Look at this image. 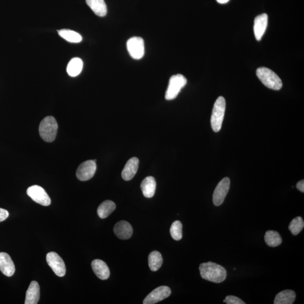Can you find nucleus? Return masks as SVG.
<instances>
[{
    "label": "nucleus",
    "instance_id": "1",
    "mask_svg": "<svg viewBox=\"0 0 304 304\" xmlns=\"http://www.w3.org/2000/svg\"><path fill=\"white\" fill-rule=\"evenodd\" d=\"M200 274L203 279L216 283L224 281L227 278V271L220 265L212 262L200 264Z\"/></svg>",
    "mask_w": 304,
    "mask_h": 304
},
{
    "label": "nucleus",
    "instance_id": "2",
    "mask_svg": "<svg viewBox=\"0 0 304 304\" xmlns=\"http://www.w3.org/2000/svg\"><path fill=\"white\" fill-rule=\"evenodd\" d=\"M256 75L262 83L269 89L279 91L282 88V81L279 76L266 67H260L257 69Z\"/></svg>",
    "mask_w": 304,
    "mask_h": 304
},
{
    "label": "nucleus",
    "instance_id": "3",
    "mask_svg": "<svg viewBox=\"0 0 304 304\" xmlns=\"http://www.w3.org/2000/svg\"><path fill=\"white\" fill-rule=\"evenodd\" d=\"M58 128V123L55 118L53 116L46 117L42 120L39 126L41 138L46 142H53L56 139Z\"/></svg>",
    "mask_w": 304,
    "mask_h": 304
},
{
    "label": "nucleus",
    "instance_id": "4",
    "mask_svg": "<svg viewBox=\"0 0 304 304\" xmlns=\"http://www.w3.org/2000/svg\"><path fill=\"white\" fill-rule=\"evenodd\" d=\"M226 109V101L224 97H218L213 105L212 118L211 124L214 132H219L223 124Z\"/></svg>",
    "mask_w": 304,
    "mask_h": 304
},
{
    "label": "nucleus",
    "instance_id": "5",
    "mask_svg": "<svg viewBox=\"0 0 304 304\" xmlns=\"http://www.w3.org/2000/svg\"><path fill=\"white\" fill-rule=\"evenodd\" d=\"M187 83L186 78L181 75H174L169 80L168 88L165 93V99L167 100H173L177 97L181 90L185 87Z\"/></svg>",
    "mask_w": 304,
    "mask_h": 304
},
{
    "label": "nucleus",
    "instance_id": "6",
    "mask_svg": "<svg viewBox=\"0 0 304 304\" xmlns=\"http://www.w3.org/2000/svg\"><path fill=\"white\" fill-rule=\"evenodd\" d=\"M127 49L128 53L133 59H142L145 53L143 39L139 37L130 38L127 42Z\"/></svg>",
    "mask_w": 304,
    "mask_h": 304
},
{
    "label": "nucleus",
    "instance_id": "7",
    "mask_svg": "<svg viewBox=\"0 0 304 304\" xmlns=\"http://www.w3.org/2000/svg\"><path fill=\"white\" fill-rule=\"evenodd\" d=\"M46 262L57 275L62 277L66 273L65 265L61 257L55 252H50L46 255Z\"/></svg>",
    "mask_w": 304,
    "mask_h": 304
},
{
    "label": "nucleus",
    "instance_id": "8",
    "mask_svg": "<svg viewBox=\"0 0 304 304\" xmlns=\"http://www.w3.org/2000/svg\"><path fill=\"white\" fill-rule=\"evenodd\" d=\"M27 193L33 201L38 204L44 206H48L51 204L49 195L40 186L35 185L29 187Z\"/></svg>",
    "mask_w": 304,
    "mask_h": 304
},
{
    "label": "nucleus",
    "instance_id": "9",
    "mask_svg": "<svg viewBox=\"0 0 304 304\" xmlns=\"http://www.w3.org/2000/svg\"><path fill=\"white\" fill-rule=\"evenodd\" d=\"M231 181L229 178H225L219 182L213 194L214 205L219 206L223 204L229 192Z\"/></svg>",
    "mask_w": 304,
    "mask_h": 304
},
{
    "label": "nucleus",
    "instance_id": "10",
    "mask_svg": "<svg viewBox=\"0 0 304 304\" xmlns=\"http://www.w3.org/2000/svg\"><path fill=\"white\" fill-rule=\"evenodd\" d=\"M96 170V162L89 160L82 163L78 167L76 176L81 181H88L94 176Z\"/></svg>",
    "mask_w": 304,
    "mask_h": 304
},
{
    "label": "nucleus",
    "instance_id": "11",
    "mask_svg": "<svg viewBox=\"0 0 304 304\" xmlns=\"http://www.w3.org/2000/svg\"><path fill=\"white\" fill-rule=\"evenodd\" d=\"M171 294L170 288L167 286L158 287L151 292L145 299L144 300V304H156L162 300L169 297Z\"/></svg>",
    "mask_w": 304,
    "mask_h": 304
},
{
    "label": "nucleus",
    "instance_id": "12",
    "mask_svg": "<svg viewBox=\"0 0 304 304\" xmlns=\"http://www.w3.org/2000/svg\"><path fill=\"white\" fill-rule=\"evenodd\" d=\"M268 22V16L267 14L258 15L255 19L253 30H254L255 36L257 40H262L267 28Z\"/></svg>",
    "mask_w": 304,
    "mask_h": 304
},
{
    "label": "nucleus",
    "instance_id": "13",
    "mask_svg": "<svg viewBox=\"0 0 304 304\" xmlns=\"http://www.w3.org/2000/svg\"><path fill=\"white\" fill-rule=\"evenodd\" d=\"M0 271L7 276H13L15 272L13 260L6 252H0Z\"/></svg>",
    "mask_w": 304,
    "mask_h": 304
},
{
    "label": "nucleus",
    "instance_id": "14",
    "mask_svg": "<svg viewBox=\"0 0 304 304\" xmlns=\"http://www.w3.org/2000/svg\"><path fill=\"white\" fill-rule=\"evenodd\" d=\"M114 232L117 237L121 240H128L133 234L132 226L126 221H120L114 227Z\"/></svg>",
    "mask_w": 304,
    "mask_h": 304
},
{
    "label": "nucleus",
    "instance_id": "15",
    "mask_svg": "<svg viewBox=\"0 0 304 304\" xmlns=\"http://www.w3.org/2000/svg\"><path fill=\"white\" fill-rule=\"evenodd\" d=\"M139 159L136 157H132L127 162L122 174L124 181H131L135 177L139 168Z\"/></svg>",
    "mask_w": 304,
    "mask_h": 304
},
{
    "label": "nucleus",
    "instance_id": "16",
    "mask_svg": "<svg viewBox=\"0 0 304 304\" xmlns=\"http://www.w3.org/2000/svg\"><path fill=\"white\" fill-rule=\"evenodd\" d=\"M93 273L99 279L106 280L110 277V271L107 264L103 260L96 259L91 263Z\"/></svg>",
    "mask_w": 304,
    "mask_h": 304
},
{
    "label": "nucleus",
    "instance_id": "17",
    "mask_svg": "<svg viewBox=\"0 0 304 304\" xmlns=\"http://www.w3.org/2000/svg\"><path fill=\"white\" fill-rule=\"evenodd\" d=\"M40 297V286L36 281L31 282L26 292L25 304H37Z\"/></svg>",
    "mask_w": 304,
    "mask_h": 304
},
{
    "label": "nucleus",
    "instance_id": "18",
    "mask_svg": "<svg viewBox=\"0 0 304 304\" xmlns=\"http://www.w3.org/2000/svg\"><path fill=\"white\" fill-rule=\"evenodd\" d=\"M141 189L144 197L150 198L153 197L156 189V182L152 177H148L141 183Z\"/></svg>",
    "mask_w": 304,
    "mask_h": 304
},
{
    "label": "nucleus",
    "instance_id": "19",
    "mask_svg": "<svg viewBox=\"0 0 304 304\" xmlns=\"http://www.w3.org/2000/svg\"><path fill=\"white\" fill-rule=\"evenodd\" d=\"M87 5L97 16L103 17L107 13V7L104 0H86Z\"/></svg>",
    "mask_w": 304,
    "mask_h": 304
},
{
    "label": "nucleus",
    "instance_id": "20",
    "mask_svg": "<svg viewBox=\"0 0 304 304\" xmlns=\"http://www.w3.org/2000/svg\"><path fill=\"white\" fill-rule=\"evenodd\" d=\"M296 299V294L294 291L287 290L280 292L276 295L274 304H292Z\"/></svg>",
    "mask_w": 304,
    "mask_h": 304
},
{
    "label": "nucleus",
    "instance_id": "21",
    "mask_svg": "<svg viewBox=\"0 0 304 304\" xmlns=\"http://www.w3.org/2000/svg\"><path fill=\"white\" fill-rule=\"evenodd\" d=\"M116 206L112 201H105L99 205L97 210V215L101 219H105L115 211Z\"/></svg>",
    "mask_w": 304,
    "mask_h": 304
},
{
    "label": "nucleus",
    "instance_id": "22",
    "mask_svg": "<svg viewBox=\"0 0 304 304\" xmlns=\"http://www.w3.org/2000/svg\"><path fill=\"white\" fill-rule=\"evenodd\" d=\"M83 68V61L79 58H74L69 62L67 71L70 76L76 77L80 75Z\"/></svg>",
    "mask_w": 304,
    "mask_h": 304
},
{
    "label": "nucleus",
    "instance_id": "23",
    "mask_svg": "<svg viewBox=\"0 0 304 304\" xmlns=\"http://www.w3.org/2000/svg\"><path fill=\"white\" fill-rule=\"evenodd\" d=\"M163 259L160 253L156 251L150 253L148 257V264L152 271H157L161 267Z\"/></svg>",
    "mask_w": 304,
    "mask_h": 304
},
{
    "label": "nucleus",
    "instance_id": "24",
    "mask_svg": "<svg viewBox=\"0 0 304 304\" xmlns=\"http://www.w3.org/2000/svg\"><path fill=\"white\" fill-rule=\"evenodd\" d=\"M58 34L64 40L72 43H79L83 40L81 35L75 31L68 29L58 30Z\"/></svg>",
    "mask_w": 304,
    "mask_h": 304
},
{
    "label": "nucleus",
    "instance_id": "25",
    "mask_svg": "<svg viewBox=\"0 0 304 304\" xmlns=\"http://www.w3.org/2000/svg\"><path fill=\"white\" fill-rule=\"evenodd\" d=\"M265 242L269 246L277 247L282 243L281 236L279 233L274 231H268L264 237Z\"/></svg>",
    "mask_w": 304,
    "mask_h": 304
},
{
    "label": "nucleus",
    "instance_id": "26",
    "mask_svg": "<svg viewBox=\"0 0 304 304\" xmlns=\"http://www.w3.org/2000/svg\"><path fill=\"white\" fill-rule=\"evenodd\" d=\"M304 227V222L303 218L300 216H298L295 218L291 221L289 228L290 231L292 235L296 236L302 231Z\"/></svg>",
    "mask_w": 304,
    "mask_h": 304
},
{
    "label": "nucleus",
    "instance_id": "27",
    "mask_svg": "<svg viewBox=\"0 0 304 304\" xmlns=\"http://www.w3.org/2000/svg\"><path fill=\"white\" fill-rule=\"evenodd\" d=\"M182 225L180 221L174 222L170 228V232L171 237L175 241H180L182 237Z\"/></svg>",
    "mask_w": 304,
    "mask_h": 304
},
{
    "label": "nucleus",
    "instance_id": "28",
    "mask_svg": "<svg viewBox=\"0 0 304 304\" xmlns=\"http://www.w3.org/2000/svg\"><path fill=\"white\" fill-rule=\"evenodd\" d=\"M225 303L227 304H245V303L239 298L235 296H228L225 298Z\"/></svg>",
    "mask_w": 304,
    "mask_h": 304
},
{
    "label": "nucleus",
    "instance_id": "29",
    "mask_svg": "<svg viewBox=\"0 0 304 304\" xmlns=\"http://www.w3.org/2000/svg\"><path fill=\"white\" fill-rule=\"evenodd\" d=\"M9 216V212L7 210L0 208V222L5 221Z\"/></svg>",
    "mask_w": 304,
    "mask_h": 304
},
{
    "label": "nucleus",
    "instance_id": "30",
    "mask_svg": "<svg viewBox=\"0 0 304 304\" xmlns=\"http://www.w3.org/2000/svg\"><path fill=\"white\" fill-rule=\"evenodd\" d=\"M296 188L303 193L304 192V181L302 180L296 184Z\"/></svg>",
    "mask_w": 304,
    "mask_h": 304
},
{
    "label": "nucleus",
    "instance_id": "31",
    "mask_svg": "<svg viewBox=\"0 0 304 304\" xmlns=\"http://www.w3.org/2000/svg\"><path fill=\"white\" fill-rule=\"evenodd\" d=\"M217 1L221 4H224V3L228 2L229 0H217Z\"/></svg>",
    "mask_w": 304,
    "mask_h": 304
}]
</instances>
